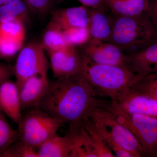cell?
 <instances>
[{"mask_svg":"<svg viewBox=\"0 0 157 157\" xmlns=\"http://www.w3.org/2000/svg\"><path fill=\"white\" fill-rule=\"evenodd\" d=\"M79 72L67 78L49 82L45 95L35 107L47 113L62 124L69 125V132H77L83 127L95 108L103 101Z\"/></svg>","mask_w":157,"mask_h":157,"instance_id":"6da1fadb","label":"cell"},{"mask_svg":"<svg viewBox=\"0 0 157 157\" xmlns=\"http://www.w3.org/2000/svg\"><path fill=\"white\" fill-rule=\"evenodd\" d=\"M82 54L80 73L97 95L115 101L124 91L142 78L128 68L96 63Z\"/></svg>","mask_w":157,"mask_h":157,"instance_id":"7a4b0ae2","label":"cell"},{"mask_svg":"<svg viewBox=\"0 0 157 157\" xmlns=\"http://www.w3.org/2000/svg\"><path fill=\"white\" fill-rule=\"evenodd\" d=\"M157 39V28L147 13L136 16H115L108 42L131 53Z\"/></svg>","mask_w":157,"mask_h":157,"instance_id":"3957f363","label":"cell"},{"mask_svg":"<svg viewBox=\"0 0 157 157\" xmlns=\"http://www.w3.org/2000/svg\"><path fill=\"white\" fill-rule=\"evenodd\" d=\"M89 118L115 157L144 156L143 149L135 136L109 111L97 107Z\"/></svg>","mask_w":157,"mask_h":157,"instance_id":"277c9868","label":"cell"},{"mask_svg":"<svg viewBox=\"0 0 157 157\" xmlns=\"http://www.w3.org/2000/svg\"><path fill=\"white\" fill-rule=\"evenodd\" d=\"M101 107L110 112L133 134L142 147L144 156L157 157V118L128 113L115 101H104Z\"/></svg>","mask_w":157,"mask_h":157,"instance_id":"5b68a950","label":"cell"},{"mask_svg":"<svg viewBox=\"0 0 157 157\" xmlns=\"http://www.w3.org/2000/svg\"><path fill=\"white\" fill-rule=\"evenodd\" d=\"M61 123L47 113L33 107L22 111L18 125V139L37 148L57 134Z\"/></svg>","mask_w":157,"mask_h":157,"instance_id":"8992f818","label":"cell"},{"mask_svg":"<svg viewBox=\"0 0 157 157\" xmlns=\"http://www.w3.org/2000/svg\"><path fill=\"white\" fill-rule=\"evenodd\" d=\"M18 53L13 67L18 86L26 79L35 75L47 76L50 65L40 42H29L24 45Z\"/></svg>","mask_w":157,"mask_h":157,"instance_id":"52a82bcc","label":"cell"},{"mask_svg":"<svg viewBox=\"0 0 157 157\" xmlns=\"http://www.w3.org/2000/svg\"><path fill=\"white\" fill-rule=\"evenodd\" d=\"M78 47L81 48L80 50L82 53L94 63L119 66L128 68L132 71L126 55L109 42H93L88 40Z\"/></svg>","mask_w":157,"mask_h":157,"instance_id":"ba28073f","label":"cell"},{"mask_svg":"<svg viewBox=\"0 0 157 157\" xmlns=\"http://www.w3.org/2000/svg\"><path fill=\"white\" fill-rule=\"evenodd\" d=\"M77 48L68 45L48 53L49 65L55 79L67 78L80 72L82 54Z\"/></svg>","mask_w":157,"mask_h":157,"instance_id":"9c48e42d","label":"cell"},{"mask_svg":"<svg viewBox=\"0 0 157 157\" xmlns=\"http://www.w3.org/2000/svg\"><path fill=\"white\" fill-rule=\"evenodd\" d=\"M115 101L128 113L157 118V101L140 92L133 86L124 91Z\"/></svg>","mask_w":157,"mask_h":157,"instance_id":"30bf717a","label":"cell"},{"mask_svg":"<svg viewBox=\"0 0 157 157\" xmlns=\"http://www.w3.org/2000/svg\"><path fill=\"white\" fill-rule=\"evenodd\" d=\"M25 36V24L22 21L0 22V52L5 59L19 52Z\"/></svg>","mask_w":157,"mask_h":157,"instance_id":"8fae6325","label":"cell"},{"mask_svg":"<svg viewBox=\"0 0 157 157\" xmlns=\"http://www.w3.org/2000/svg\"><path fill=\"white\" fill-rule=\"evenodd\" d=\"M106 6L89 9V21L88 29L89 41L107 42L112 33L114 16L108 13Z\"/></svg>","mask_w":157,"mask_h":157,"instance_id":"7c38bea8","label":"cell"},{"mask_svg":"<svg viewBox=\"0 0 157 157\" xmlns=\"http://www.w3.org/2000/svg\"><path fill=\"white\" fill-rule=\"evenodd\" d=\"M126 56L132 71L140 77L157 73V39Z\"/></svg>","mask_w":157,"mask_h":157,"instance_id":"4fadbf2b","label":"cell"},{"mask_svg":"<svg viewBox=\"0 0 157 157\" xmlns=\"http://www.w3.org/2000/svg\"><path fill=\"white\" fill-rule=\"evenodd\" d=\"M89 9L83 6L56 9L51 12L50 21L63 30L87 28Z\"/></svg>","mask_w":157,"mask_h":157,"instance_id":"5bb4252c","label":"cell"},{"mask_svg":"<svg viewBox=\"0 0 157 157\" xmlns=\"http://www.w3.org/2000/svg\"><path fill=\"white\" fill-rule=\"evenodd\" d=\"M48 85L47 76L39 74L24 81L18 86L22 111L35 107L45 95Z\"/></svg>","mask_w":157,"mask_h":157,"instance_id":"9a60e30c","label":"cell"},{"mask_svg":"<svg viewBox=\"0 0 157 157\" xmlns=\"http://www.w3.org/2000/svg\"><path fill=\"white\" fill-rule=\"evenodd\" d=\"M0 109L19 124L22 116L19 90L16 81L7 80L0 85Z\"/></svg>","mask_w":157,"mask_h":157,"instance_id":"2e32d148","label":"cell"},{"mask_svg":"<svg viewBox=\"0 0 157 157\" xmlns=\"http://www.w3.org/2000/svg\"><path fill=\"white\" fill-rule=\"evenodd\" d=\"M74 135L68 132L64 136L56 134L37 148L39 157H69L75 146Z\"/></svg>","mask_w":157,"mask_h":157,"instance_id":"e0dca14e","label":"cell"},{"mask_svg":"<svg viewBox=\"0 0 157 157\" xmlns=\"http://www.w3.org/2000/svg\"><path fill=\"white\" fill-rule=\"evenodd\" d=\"M105 6L114 16H136L148 13V0H104Z\"/></svg>","mask_w":157,"mask_h":157,"instance_id":"ac0fdd59","label":"cell"},{"mask_svg":"<svg viewBox=\"0 0 157 157\" xmlns=\"http://www.w3.org/2000/svg\"><path fill=\"white\" fill-rule=\"evenodd\" d=\"M31 13L24 0H12L0 6V22L19 21L25 24L29 21Z\"/></svg>","mask_w":157,"mask_h":157,"instance_id":"d6986e66","label":"cell"},{"mask_svg":"<svg viewBox=\"0 0 157 157\" xmlns=\"http://www.w3.org/2000/svg\"><path fill=\"white\" fill-rule=\"evenodd\" d=\"M40 43L48 53L59 50L68 45L63 30L50 21L43 33Z\"/></svg>","mask_w":157,"mask_h":157,"instance_id":"ffe728a7","label":"cell"},{"mask_svg":"<svg viewBox=\"0 0 157 157\" xmlns=\"http://www.w3.org/2000/svg\"><path fill=\"white\" fill-rule=\"evenodd\" d=\"M70 133L75 137V144L69 157H98L90 137L84 127L75 133Z\"/></svg>","mask_w":157,"mask_h":157,"instance_id":"44dd1931","label":"cell"},{"mask_svg":"<svg viewBox=\"0 0 157 157\" xmlns=\"http://www.w3.org/2000/svg\"><path fill=\"white\" fill-rule=\"evenodd\" d=\"M83 127L90 137L98 157H115L103 135L90 118L85 122Z\"/></svg>","mask_w":157,"mask_h":157,"instance_id":"7402d4cb","label":"cell"},{"mask_svg":"<svg viewBox=\"0 0 157 157\" xmlns=\"http://www.w3.org/2000/svg\"><path fill=\"white\" fill-rule=\"evenodd\" d=\"M17 140V130L11 126L5 113L0 109V154Z\"/></svg>","mask_w":157,"mask_h":157,"instance_id":"603a6c76","label":"cell"},{"mask_svg":"<svg viewBox=\"0 0 157 157\" xmlns=\"http://www.w3.org/2000/svg\"><path fill=\"white\" fill-rule=\"evenodd\" d=\"M0 157H39L35 149L21 140L12 143L0 154Z\"/></svg>","mask_w":157,"mask_h":157,"instance_id":"cb8c5ba5","label":"cell"},{"mask_svg":"<svg viewBox=\"0 0 157 157\" xmlns=\"http://www.w3.org/2000/svg\"><path fill=\"white\" fill-rule=\"evenodd\" d=\"M133 87L157 101V73L142 77Z\"/></svg>","mask_w":157,"mask_h":157,"instance_id":"d4e9b609","label":"cell"},{"mask_svg":"<svg viewBox=\"0 0 157 157\" xmlns=\"http://www.w3.org/2000/svg\"><path fill=\"white\" fill-rule=\"evenodd\" d=\"M64 36L67 44L75 47H80L89 39L87 28H76L64 30Z\"/></svg>","mask_w":157,"mask_h":157,"instance_id":"484cf974","label":"cell"},{"mask_svg":"<svg viewBox=\"0 0 157 157\" xmlns=\"http://www.w3.org/2000/svg\"><path fill=\"white\" fill-rule=\"evenodd\" d=\"M31 13L38 16L46 15L51 11L54 5V0H24Z\"/></svg>","mask_w":157,"mask_h":157,"instance_id":"4316f807","label":"cell"},{"mask_svg":"<svg viewBox=\"0 0 157 157\" xmlns=\"http://www.w3.org/2000/svg\"><path fill=\"white\" fill-rule=\"evenodd\" d=\"M12 75H14L13 67L1 63L0 64V85L4 82L9 80Z\"/></svg>","mask_w":157,"mask_h":157,"instance_id":"83f0119b","label":"cell"},{"mask_svg":"<svg viewBox=\"0 0 157 157\" xmlns=\"http://www.w3.org/2000/svg\"><path fill=\"white\" fill-rule=\"evenodd\" d=\"M81 3L82 6L89 9L105 7L104 0H76Z\"/></svg>","mask_w":157,"mask_h":157,"instance_id":"f1b7e54d","label":"cell"},{"mask_svg":"<svg viewBox=\"0 0 157 157\" xmlns=\"http://www.w3.org/2000/svg\"><path fill=\"white\" fill-rule=\"evenodd\" d=\"M147 14L157 28V0H155L152 4L150 3V8Z\"/></svg>","mask_w":157,"mask_h":157,"instance_id":"f546056e","label":"cell"},{"mask_svg":"<svg viewBox=\"0 0 157 157\" xmlns=\"http://www.w3.org/2000/svg\"><path fill=\"white\" fill-rule=\"evenodd\" d=\"M12 0H0V6L11 2Z\"/></svg>","mask_w":157,"mask_h":157,"instance_id":"4dcf8cb0","label":"cell"},{"mask_svg":"<svg viewBox=\"0 0 157 157\" xmlns=\"http://www.w3.org/2000/svg\"><path fill=\"white\" fill-rule=\"evenodd\" d=\"M0 59H5L4 57L3 56L1 52H0Z\"/></svg>","mask_w":157,"mask_h":157,"instance_id":"1f68e13d","label":"cell"},{"mask_svg":"<svg viewBox=\"0 0 157 157\" xmlns=\"http://www.w3.org/2000/svg\"><path fill=\"white\" fill-rule=\"evenodd\" d=\"M1 63H0V64H1Z\"/></svg>","mask_w":157,"mask_h":157,"instance_id":"d6a6232c","label":"cell"}]
</instances>
